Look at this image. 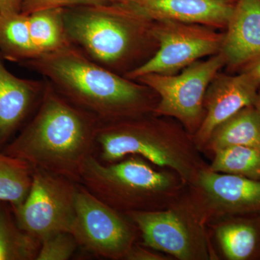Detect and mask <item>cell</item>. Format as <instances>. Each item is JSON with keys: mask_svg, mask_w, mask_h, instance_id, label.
I'll use <instances>...</instances> for the list:
<instances>
[{"mask_svg": "<svg viewBox=\"0 0 260 260\" xmlns=\"http://www.w3.org/2000/svg\"><path fill=\"white\" fill-rule=\"evenodd\" d=\"M46 82L37 111L2 151L21 159L32 169L79 184L84 165L94 155L100 124Z\"/></svg>", "mask_w": 260, "mask_h": 260, "instance_id": "1", "label": "cell"}, {"mask_svg": "<svg viewBox=\"0 0 260 260\" xmlns=\"http://www.w3.org/2000/svg\"><path fill=\"white\" fill-rule=\"evenodd\" d=\"M20 64L100 125L140 117L148 109L146 85L103 68L72 44Z\"/></svg>", "mask_w": 260, "mask_h": 260, "instance_id": "2", "label": "cell"}, {"mask_svg": "<svg viewBox=\"0 0 260 260\" xmlns=\"http://www.w3.org/2000/svg\"><path fill=\"white\" fill-rule=\"evenodd\" d=\"M63 20L72 45L90 60L116 74L123 72L124 76L135 69L134 63L152 37L151 22L112 3L63 8Z\"/></svg>", "mask_w": 260, "mask_h": 260, "instance_id": "3", "label": "cell"}, {"mask_svg": "<svg viewBox=\"0 0 260 260\" xmlns=\"http://www.w3.org/2000/svg\"><path fill=\"white\" fill-rule=\"evenodd\" d=\"M79 184L111 208L129 213L140 211L149 197L171 185V179L138 155L112 164L92 155L84 165Z\"/></svg>", "mask_w": 260, "mask_h": 260, "instance_id": "4", "label": "cell"}, {"mask_svg": "<svg viewBox=\"0 0 260 260\" xmlns=\"http://www.w3.org/2000/svg\"><path fill=\"white\" fill-rule=\"evenodd\" d=\"M78 184L60 176L32 169L28 196L20 206L12 208L19 227L40 242L55 233H71L76 215Z\"/></svg>", "mask_w": 260, "mask_h": 260, "instance_id": "5", "label": "cell"}, {"mask_svg": "<svg viewBox=\"0 0 260 260\" xmlns=\"http://www.w3.org/2000/svg\"><path fill=\"white\" fill-rule=\"evenodd\" d=\"M151 34L159 44L155 55L124 77L136 80L143 75L156 73L169 75L186 68L197 59L220 49L223 37L197 25L180 22H155Z\"/></svg>", "mask_w": 260, "mask_h": 260, "instance_id": "6", "label": "cell"}, {"mask_svg": "<svg viewBox=\"0 0 260 260\" xmlns=\"http://www.w3.org/2000/svg\"><path fill=\"white\" fill-rule=\"evenodd\" d=\"M76 215L71 233L79 246L94 255L124 257L133 246L134 232L119 212L78 184Z\"/></svg>", "mask_w": 260, "mask_h": 260, "instance_id": "7", "label": "cell"}, {"mask_svg": "<svg viewBox=\"0 0 260 260\" xmlns=\"http://www.w3.org/2000/svg\"><path fill=\"white\" fill-rule=\"evenodd\" d=\"M225 62L220 53L208 60L194 61L179 75L151 73L136 80L160 95L155 114L174 116L189 124L201 115L207 89Z\"/></svg>", "mask_w": 260, "mask_h": 260, "instance_id": "8", "label": "cell"}, {"mask_svg": "<svg viewBox=\"0 0 260 260\" xmlns=\"http://www.w3.org/2000/svg\"><path fill=\"white\" fill-rule=\"evenodd\" d=\"M141 117L99 125L94 156L104 164H112L129 155H138L186 175L188 171L182 159L161 143L150 123Z\"/></svg>", "mask_w": 260, "mask_h": 260, "instance_id": "9", "label": "cell"}, {"mask_svg": "<svg viewBox=\"0 0 260 260\" xmlns=\"http://www.w3.org/2000/svg\"><path fill=\"white\" fill-rule=\"evenodd\" d=\"M116 5L151 23L169 20L223 27L235 4L225 0H129Z\"/></svg>", "mask_w": 260, "mask_h": 260, "instance_id": "10", "label": "cell"}, {"mask_svg": "<svg viewBox=\"0 0 260 260\" xmlns=\"http://www.w3.org/2000/svg\"><path fill=\"white\" fill-rule=\"evenodd\" d=\"M215 77L205 95L207 114L197 135L200 143L208 141L224 121L244 108L254 105L258 96L259 83L246 72L237 76Z\"/></svg>", "mask_w": 260, "mask_h": 260, "instance_id": "11", "label": "cell"}, {"mask_svg": "<svg viewBox=\"0 0 260 260\" xmlns=\"http://www.w3.org/2000/svg\"><path fill=\"white\" fill-rule=\"evenodd\" d=\"M0 53V149L34 115L42 101L47 82L18 78L7 69Z\"/></svg>", "mask_w": 260, "mask_h": 260, "instance_id": "12", "label": "cell"}, {"mask_svg": "<svg viewBox=\"0 0 260 260\" xmlns=\"http://www.w3.org/2000/svg\"><path fill=\"white\" fill-rule=\"evenodd\" d=\"M223 37L221 54L233 66L260 57V0H237Z\"/></svg>", "mask_w": 260, "mask_h": 260, "instance_id": "13", "label": "cell"}, {"mask_svg": "<svg viewBox=\"0 0 260 260\" xmlns=\"http://www.w3.org/2000/svg\"><path fill=\"white\" fill-rule=\"evenodd\" d=\"M142 233L145 244L180 259L192 256L189 232L173 212L132 211L126 213Z\"/></svg>", "mask_w": 260, "mask_h": 260, "instance_id": "14", "label": "cell"}, {"mask_svg": "<svg viewBox=\"0 0 260 260\" xmlns=\"http://www.w3.org/2000/svg\"><path fill=\"white\" fill-rule=\"evenodd\" d=\"M200 184L214 200L235 210H251L260 207V180L234 174L203 172Z\"/></svg>", "mask_w": 260, "mask_h": 260, "instance_id": "15", "label": "cell"}, {"mask_svg": "<svg viewBox=\"0 0 260 260\" xmlns=\"http://www.w3.org/2000/svg\"><path fill=\"white\" fill-rule=\"evenodd\" d=\"M214 150L232 146L260 148V116L254 105L242 109L217 126L210 135Z\"/></svg>", "mask_w": 260, "mask_h": 260, "instance_id": "16", "label": "cell"}, {"mask_svg": "<svg viewBox=\"0 0 260 260\" xmlns=\"http://www.w3.org/2000/svg\"><path fill=\"white\" fill-rule=\"evenodd\" d=\"M0 53L4 59L20 63L39 56L30 37L28 15L0 14Z\"/></svg>", "mask_w": 260, "mask_h": 260, "instance_id": "17", "label": "cell"}, {"mask_svg": "<svg viewBox=\"0 0 260 260\" xmlns=\"http://www.w3.org/2000/svg\"><path fill=\"white\" fill-rule=\"evenodd\" d=\"M0 201V260H36L41 242L22 230L14 213Z\"/></svg>", "mask_w": 260, "mask_h": 260, "instance_id": "18", "label": "cell"}, {"mask_svg": "<svg viewBox=\"0 0 260 260\" xmlns=\"http://www.w3.org/2000/svg\"><path fill=\"white\" fill-rule=\"evenodd\" d=\"M30 37L39 56L71 45L65 30L63 8H52L28 15Z\"/></svg>", "mask_w": 260, "mask_h": 260, "instance_id": "19", "label": "cell"}, {"mask_svg": "<svg viewBox=\"0 0 260 260\" xmlns=\"http://www.w3.org/2000/svg\"><path fill=\"white\" fill-rule=\"evenodd\" d=\"M32 169L21 159L0 152V201L20 206L31 187Z\"/></svg>", "mask_w": 260, "mask_h": 260, "instance_id": "20", "label": "cell"}, {"mask_svg": "<svg viewBox=\"0 0 260 260\" xmlns=\"http://www.w3.org/2000/svg\"><path fill=\"white\" fill-rule=\"evenodd\" d=\"M211 171L260 180V148L232 146L215 150Z\"/></svg>", "mask_w": 260, "mask_h": 260, "instance_id": "21", "label": "cell"}, {"mask_svg": "<svg viewBox=\"0 0 260 260\" xmlns=\"http://www.w3.org/2000/svg\"><path fill=\"white\" fill-rule=\"evenodd\" d=\"M219 242L225 255L231 260H244L252 254L257 242V233L248 223L228 224L219 228Z\"/></svg>", "mask_w": 260, "mask_h": 260, "instance_id": "22", "label": "cell"}, {"mask_svg": "<svg viewBox=\"0 0 260 260\" xmlns=\"http://www.w3.org/2000/svg\"><path fill=\"white\" fill-rule=\"evenodd\" d=\"M79 246L73 234L61 232L51 234L41 242L36 260L70 259Z\"/></svg>", "mask_w": 260, "mask_h": 260, "instance_id": "23", "label": "cell"}, {"mask_svg": "<svg viewBox=\"0 0 260 260\" xmlns=\"http://www.w3.org/2000/svg\"><path fill=\"white\" fill-rule=\"evenodd\" d=\"M107 4H110L109 0H22L21 13L28 15L39 10L52 8Z\"/></svg>", "mask_w": 260, "mask_h": 260, "instance_id": "24", "label": "cell"}, {"mask_svg": "<svg viewBox=\"0 0 260 260\" xmlns=\"http://www.w3.org/2000/svg\"><path fill=\"white\" fill-rule=\"evenodd\" d=\"M125 259L129 260H158L162 259L161 256L153 254L141 249V248L133 247L132 246L131 249L126 253Z\"/></svg>", "mask_w": 260, "mask_h": 260, "instance_id": "25", "label": "cell"}, {"mask_svg": "<svg viewBox=\"0 0 260 260\" xmlns=\"http://www.w3.org/2000/svg\"><path fill=\"white\" fill-rule=\"evenodd\" d=\"M22 0H0V14L4 15L21 13Z\"/></svg>", "mask_w": 260, "mask_h": 260, "instance_id": "26", "label": "cell"}, {"mask_svg": "<svg viewBox=\"0 0 260 260\" xmlns=\"http://www.w3.org/2000/svg\"><path fill=\"white\" fill-rule=\"evenodd\" d=\"M245 72L251 75L260 85V57L249 63Z\"/></svg>", "mask_w": 260, "mask_h": 260, "instance_id": "27", "label": "cell"}, {"mask_svg": "<svg viewBox=\"0 0 260 260\" xmlns=\"http://www.w3.org/2000/svg\"><path fill=\"white\" fill-rule=\"evenodd\" d=\"M112 4H124L127 3L129 0H109Z\"/></svg>", "mask_w": 260, "mask_h": 260, "instance_id": "28", "label": "cell"}, {"mask_svg": "<svg viewBox=\"0 0 260 260\" xmlns=\"http://www.w3.org/2000/svg\"><path fill=\"white\" fill-rule=\"evenodd\" d=\"M254 107H255L256 109H257L260 116V93L258 94L257 99H256L255 104H254Z\"/></svg>", "mask_w": 260, "mask_h": 260, "instance_id": "29", "label": "cell"}, {"mask_svg": "<svg viewBox=\"0 0 260 260\" xmlns=\"http://www.w3.org/2000/svg\"><path fill=\"white\" fill-rule=\"evenodd\" d=\"M225 1L229 2V3H234V4H235L236 2H237V0H225Z\"/></svg>", "mask_w": 260, "mask_h": 260, "instance_id": "30", "label": "cell"}]
</instances>
